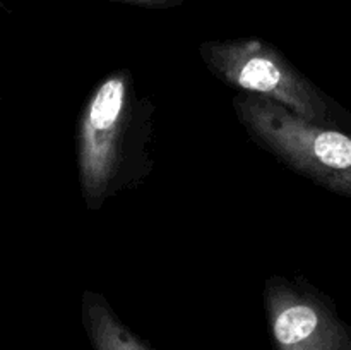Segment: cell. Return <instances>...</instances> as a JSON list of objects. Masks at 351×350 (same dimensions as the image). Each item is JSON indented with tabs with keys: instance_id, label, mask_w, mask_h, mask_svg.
<instances>
[{
	"instance_id": "6da1fadb",
	"label": "cell",
	"mask_w": 351,
	"mask_h": 350,
	"mask_svg": "<svg viewBox=\"0 0 351 350\" xmlns=\"http://www.w3.org/2000/svg\"><path fill=\"white\" fill-rule=\"evenodd\" d=\"M153 112L129 69L110 72L88 96L75 129L79 187L88 209L96 211L151 174Z\"/></svg>"
},
{
	"instance_id": "7a4b0ae2",
	"label": "cell",
	"mask_w": 351,
	"mask_h": 350,
	"mask_svg": "<svg viewBox=\"0 0 351 350\" xmlns=\"http://www.w3.org/2000/svg\"><path fill=\"white\" fill-rule=\"evenodd\" d=\"M239 122L261 148L321 187L351 198V134L295 115L264 96L233 98Z\"/></svg>"
},
{
	"instance_id": "3957f363",
	"label": "cell",
	"mask_w": 351,
	"mask_h": 350,
	"mask_svg": "<svg viewBox=\"0 0 351 350\" xmlns=\"http://www.w3.org/2000/svg\"><path fill=\"white\" fill-rule=\"evenodd\" d=\"M199 54L226 84L273 100L302 119L341 129L335 103L273 45L259 38L211 40L199 47Z\"/></svg>"
},
{
	"instance_id": "277c9868",
	"label": "cell",
	"mask_w": 351,
	"mask_h": 350,
	"mask_svg": "<svg viewBox=\"0 0 351 350\" xmlns=\"http://www.w3.org/2000/svg\"><path fill=\"white\" fill-rule=\"evenodd\" d=\"M264 309L273 350H351V326L305 278H267Z\"/></svg>"
},
{
	"instance_id": "5b68a950",
	"label": "cell",
	"mask_w": 351,
	"mask_h": 350,
	"mask_svg": "<svg viewBox=\"0 0 351 350\" xmlns=\"http://www.w3.org/2000/svg\"><path fill=\"white\" fill-rule=\"evenodd\" d=\"M81 321L93 350H153L120 319L108 299L99 292H82Z\"/></svg>"
},
{
	"instance_id": "8992f818",
	"label": "cell",
	"mask_w": 351,
	"mask_h": 350,
	"mask_svg": "<svg viewBox=\"0 0 351 350\" xmlns=\"http://www.w3.org/2000/svg\"><path fill=\"white\" fill-rule=\"evenodd\" d=\"M115 2L130 3V5L149 7V9H168V7L182 5L185 0H115Z\"/></svg>"
},
{
	"instance_id": "52a82bcc",
	"label": "cell",
	"mask_w": 351,
	"mask_h": 350,
	"mask_svg": "<svg viewBox=\"0 0 351 350\" xmlns=\"http://www.w3.org/2000/svg\"><path fill=\"white\" fill-rule=\"evenodd\" d=\"M0 95H2V93H0Z\"/></svg>"
}]
</instances>
